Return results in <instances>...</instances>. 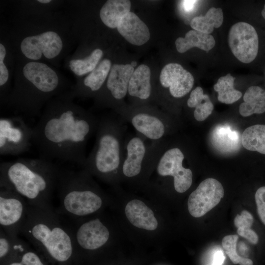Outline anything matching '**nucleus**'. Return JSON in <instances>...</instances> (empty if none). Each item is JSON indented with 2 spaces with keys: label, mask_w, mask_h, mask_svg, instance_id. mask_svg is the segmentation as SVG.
Masks as SVG:
<instances>
[{
  "label": "nucleus",
  "mask_w": 265,
  "mask_h": 265,
  "mask_svg": "<svg viewBox=\"0 0 265 265\" xmlns=\"http://www.w3.org/2000/svg\"><path fill=\"white\" fill-rule=\"evenodd\" d=\"M131 65L134 68L137 65V62L136 61H132L131 63Z\"/></svg>",
  "instance_id": "nucleus-41"
},
{
  "label": "nucleus",
  "mask_w": 265,
  "mask_h": 265,
  "mask_svg": "<svg viewBox=\"0 0 265 265\" xmlns=\"http://www.w3.org/2000/svg\"><path fill=\"white\" fill-rule=\"evenodd\" d=\"M23 72L25 78L41 93H50L58 86L56 73L45 64L29 62L25 65Z\"/></svg>",
  "instance_id": "nucleus-16"
},
{
  "label": "nucleus",
  "mask_w": 265,
  "mask_h": 265,
  "mask_svg": "<svg viewBox=\"0 0 265 265\" xmlns=\"http://www.w3.org/2000/svg\"><path fill=\"white\" fill-rule=\"evenodd\" d=\"M253 223L252 215L247 211H242L235 218L234 224L237 228V233L240 236L248 240L250 243L256 244L259 238L255 231L251 229Z\"/></svg>",
  "instance_id": "nucleus-31"
},
{
  "label": "nucleus",
  "mask_w": 265,
  "mask_h": 265,
  "mask_svg": "<svg viewBox=\"0 0 265 265\" xmlns=\"http://www.w3.org/2000/svg\"><path fill=\"white\" fill-rule=\"evenodd\" d=\"M62 45L58 34L49 31L25 38L21 42V50L26 57L30 59H39L42 54L46 58L51 59L59 54Z\"/></svg>",
  "instance_id": "nucleus-14"
},
{
  "label": "nucleus",
  "mask_w": 265,
  "mask_h": 265,
  "mask_svg": "<svg viewBox=\"0 0 265 265\" xmlns=\"http://www.w3.org/2000/svg\"><path fill=\"white\" fill-rule=\"evenodd\" d=\"M33 129L22 118L0 119V154L17 156L27 152L32 143Z\"/></svg>",
  "instance_id": "nucleus-8"
},
{
  "label": "nucleus",
  "mask_w": 265,
  "mask_h": 265,
  "mask_svg": "<svg viewBox=\"0 0 265 265\" xmlns=\"http://www.w3.org/2000/svg\"><path fill=\"white\" fill-rule=\"evenodd\" d=\"M3 265H45L39 255L28 243L8 260Z\"/></svg>",
  "instance_id": "nucleus-33"
},
{
  "label": "nucleus",
  "mask_w": 265,
  "mask_h": 265,
  "mask_svg": "<svg viewBox=\"0 0 265 265\" xmlns=\"http://www.w3.org/2000/svg\"><path fill=\"white\" fill-rule=\"evenodd\" d=\"M28 206L15 191L0 187V228L9 235L18 237L26 220Z\"/></svg>",
  "instance_id": "nucleus-9"
},
{
  "label": "nucleus",
  "mask_w": 265,
  "mask_h": 265,
  "mask_svg": "<svg viewBox=\"0 0 265 265\" xmlns=\"http://www.w3.org/2000/svg\"><path fill=\"white\" fill-rule=\"evenodd\" d=\"M212 140L215 146L223 151H235L240 145L239 134L227 127H219L213 132Z\"/></svg>",
  "instance_id": "nucleus-28"
},
{
  "label": "nucleus",
  "mask_w": 265,
  "mask_h": 265,
  "mask_svg": "<svg viewBox=\"0 0 265 265\" xmlns=\"http://www.w3.org/2000/svg\"><path fill=\"white\" fill-rule=\"evenodd\" d=\"M117 29L129 42L137 46L146 43L150 38L146 25L134 13L130 12L120 21Z\"/></svg>",
  "instance_id": "nucleus-17"
},
{
  "label": "nucleus",
  "mask_w": 265,
  "mask_h": 265,
  "mask_svg": "<svg viewBox=\"0 0 265 265\" xmlns=\"http://www.w3.org/2000/svg\"><path fill=\"white\" fill-rule=\"evenodd\" d=\"M84 169H61L56 190L59 205L56 212L59 215L78 220L98 211L103 200L98 188Z\"/></svg>",
  "instance_id": "nucleus-5"
},
{
  "label": "nucleus",
  "mask_w": 265,
  "mask_h": 265,
  "mask_svg": "<svg viewBox=\"0 0 265 265\" xmlns=\"http://www.w3.org/2000/svg\"><path fill=\"white\" fill-rule=\"evenodd\" d=\"M120 118L129 123L135 132L151 142L164 139L169 132V123L160 112L150 110H134L122 112Z\"/></svg>",
  "instance_id": "nucleus-10"
},
{
  "label": "nucleus",
  "mask_w": 265,
  "mask_h": 265,
  "mask_svg": "<svg viewBox=\"0 0 265 265\" xmlns=\"http://www.w3.org/2000/svg\"><path fill=\"white\" fill-rule=\"evenodd\" d=\"M225 259L223 252L221 250H218L214 255L212 265H222Z\"/></svg>",
  "instance_id": "nucleus-37"
},
{
  "label": "nucleus",
  "mask_w": 265,
  "mask_h": 265,
  "mask_svg": "<svg viewBox=\"0 0 265 265\" xmlns=\"http://www.w3.org/2000/svg\"><path fill=\"white\" fill-rule=\"evenodd\" d=\"M102 55L103 51L101 49H95L84 59L71 60L69 67L76 75L82 76L94 70Z\"/></svg>",
  "instance_id": "nucleus-32"
},
{
  "label": "nucleus",
  "mask_w": 265,
  "mask_h": 265,
  "mask_svg": "<svg viewBox=\"0 0 265 265\" xmlns=\"http://www.w3.org/2000/svg\"><path fill=\"white\" fill-rule=\"evenodd\" d=\"M223 22V13L221 8L211 7L203 16H197L192 19L190 26L202 33L210 34L214 28L219 27Z\"/></svg>",
  "instance_id": "nucleus-25"
},
{
  "label": "nucleus",
  "mask_w": 265,
  "mask_h": 265,
  "mask_svg": "<svg viewBox=\"0 0 265 265\" xmlns=\"http://www.w3.org/2000/svg\"><path fill=\"white\" fill-rule=\"evenodd\" d=\"M125 212L129 221L136 227L153 231L158 227V223L153 212L140 200L133 199L129 202Z\"/></svg>",
  "instance_id": "nucleus-19"
},
{
  "label": "nucleus",
  "mask_w": 265,
  "mask_h": 265,
  "mask_svg": "<svg viewBox=\"0 0 265 265\" xmlns=\"http://www.w3.org/2000/svg\"><path fill=\"white\" fill-rule=\"evenodd\" d=\"M159 142L148 141L136 132L127 134L120 172L126 178H134L145 170H151Z\"/></svg>",
  "instance_id": "nucleus-7"
},
{
  "label": "nucleus",
  "mask_w": 265,
  "mask_h": 265,
  "mask_svg": "<svg viewBox=\"0 0 265 265\" xmlns=\"http://www.w3.org/2000/svg\"><path fill=\"white\" fill-rule=\"evenodd\" d=\"M6 54V50L4 46L0 44V85L1 86L7 82L8 77V71L3 63V60Z\"/></svg>",
  "instance_id": "nucleus-36"
},
{
  "label": "nucleus",
  "mask_w": 265,
  "mask_h": 265,
  "mask_svg": "<svg viewBox=\"0 0 265 265\" xmlns=\"http://www.w3.org/2000/svg\"><path fill=\"white\" fill-rule=\"evenodd\" d=\"M235 78L230 74L221 77L214 85V89L218 92V100L226 104H231L238 100L242 93L234 87Z\"/></svg>",
  "instance_id": "nucleus-27"
},
{
  "label": "nucleus",
  "mask_w": 265,
  "mask_h": 265,
  "mask_svg": "<svg viewBox=\"0 0 265 265\" xmlns=\"http://www.w3.org/2000/svg\"><path fill=\"white\" fill-rule=\"evenodd\" d=\"M241 142L246 149L265 155V125L257 124L243 132Z\"/></svg>",
  "instance_id": "nucleus-26"
},
{
  "label": "nucleus",
  "mask_w": 265,
  "mask_h": 265,
  "mask_svg": "<svg viewBox=\"0 0 265 265\" xmlns=\"http://www.w3.org/2000/svg\"><path fill=\"white\" fill-rule=\"evenodd\" d=\"M238 236L230 235L224 237L222 240V246L230 260L234 264L253 265V261L248 258L240 256L237 252L236 246Z\"/></svg>",
  "instance_id": "nucleus-34"
},
{
  "label": "nucleus",
  "mask_w": 265,
  "mask_h": 265,
  "mask_svg": "<svg viewBox=\"0 0 265 265\" xmlns=\"http://www.w3.org/2000/svg\"><path fill=\"white\" fill-rule=\"evenodd\" d=\"M27 243L18 237H13L0 228V258L5 262Z\"/></svg>",
  "instance_id": "nucleus-30"
},
{
  "label": "nucleus",
  "mask_w": 265,
  "mask_h": 265,
  "mask_svg": "<svg viewBox=\"0 0 265 265\" xmlns=\"http://www.w3.org/2000/svg\"><path fill=\"white\" fill-rule=\"evenodd\" d=\"M134 71V68L131 64L112 65L106 82V88L112 98L120 101L126 96Z\"/></svg>",
  "instance_id": "nucleus-18"
},
{
  "label": "nucleus",
  "mask_w": 265,
  "mask_h": 265,
  "mask_svg": "<svg viewBox=\"0 0 265 265\" xmlns=\"http://www.w3.org/2000/svg\"><path fill=\"white\" fill-rule=\"evenodd\" d=\"M61 169L53 161L42 158L3 161L0 164V187L15 191L29 206L52 208L51 199Z\"/></svg>",
  "instance_id": "nucleus-2"
},
{
  "label": "nucleus",
  "mask_w": 265,
  "mask_h": 265,
  "mask_svg": "<svg viewBox=\"0 0 265 265\" xmlns=\"http://www.w3.org/2000/svg\"><path fill=\"white\" fill-rule=\"evenodd\" d=\"M38 1L42 3H47L50 2L51 0H38Z\"/></svg>",
  "instance_id": "nucleus-39"
},
{
  "label": "nucleus",
  "mask_w": 265,
  "mask_h": 265,
  "mask_svg": "<svg viewBox=\"0 0 265 265\" xmlns=\"http://www.w3.org/2000/svg\"><path fill=\"white\" fill-rule=\"evenodd\" d=\"M262 15L265 20V4L264 5V8L262 11Z\"/></svg>",
  "instance_id": "nucleus-40"
},
{
  "label": "nucleus",
  "mask_w": 265,
  "mask_h": 265,
  "mask_svg": "<svg viewBox=\"0 0 265 265\" xmlns=\"http://www.w3.org/2000/svg\"><path fill=\"white\" fill-rule=\"evenodd\" d=\"M126 124L120 117L108 116L99 119L94 145L83 169L108 181L120 172L127 135Z\"/></svg>",
  "instance_id": "nucleus-4"
},
{
  "label": "nucleus",
  "mask_w": 265,
  "mask_h": 265,
  "mask_svg": "<svg viewBox=\"0 0 265 265\" xmlns=\"http://www.w3.org/2000/svg\"><path fill=\"white\" fill-rule=\"evenodd\" d=\"M186 155L178 146H170L165 139L157 146L151 170H154L159 177H172L176 192L186 191L192 183L193 173L183 165Z\"/></svg>",
  "instance_id": "nucleus-6"
},
{
  "label": "nucleus",
  "mask_w": 265,
  "mask_h": 265,
  "mask_svg": "<svg viewBox=\"0 0 265 265\" xmlns=\"http://www.w3.org/2000/svg\"><path fill=\"white\" fill-rule=\"evenodd\" d=\"M72 221L73 224L69 226L77 252L98 250L108 241L109 231L100 219L96 218L82 222L80 220Z\"/></svg>",
  "instance_id": "nucleus-11"
},
{
  "label": "nucleus",
  "mask_w": 265,
  "mask_h": 265,
  "mask_svg": "<svg viewBox=\"0 0 265 265\" xmlns=\"http://www.w3.org/2000/svg\"><path fill=\"white\" fill-rule=\"evenodd\" d=\"M223 196L221 184L213 178L206 179L189 196L188 212L193 217H201L215 207Z\"/></svg>",
  "instance_id": "nucleus-13"
},
{
  "label": "nucleus",
  "mask_w": 265,
  "mask_h": 265,
  "mask_svg": "<svg viewBox=\"0 0 265 265\" xmlns=\"http://www.w3.org/2000/svg\"><path fill=\"white\" fill-rule=\"evenodd\" d=\"M187 106L190 108H195L193 116L198 121L205 120L214 108L209 96L204 94L203 89L200 86L192 90L187 101Z\"/></svg>",
  "instance_id": "nucleus-24"
},
{
  "label": "nucleus",
  "mask_w": 265,
  "mask_h": 265,
  "mask_svg": "<svg viewBox=\"0 0 265 265\" xmlns=\"http://www.w3.org/2000/svg\"><path fill=\"white\" fill-rule=\"evenodd\" d=\"M259 216L265 225V186L259 188L255 195Z\"/></svg>",
  "instance_id": "nucleus-35"
},
{
  "label": "nucleus",
  "mask_w": 265,
  "mask_h": 265,
  "mask_svg": "<svg viewBox=\"0 0 265 265\" xmlns=\"http://www.w3.org/2000/svg\"><path fill=\"white\" fill-rule=\"evenodd\" d=\"M215 44L214 37L195 30H190L185 37H179L175 41L177 51L184 53L193 47H197L203 51L209 52Z\"/></svg>",
  "instance_id": "nucleus-22"
},
{
  "label": "nucleus",
  "mask_w": 265,
  "mask_h": 265,
  "mask_svg": "<svg viewBox=\"0 0 265 265\" xmlns=\"http://www.w3.org/2000/svg\"><path fill=\"white\" fill-rule=\"evenodd\" d=\"M131 7L130 0H107L100 10L101 19L107 26L116 28L121 20L130 12Z\"/></svg>",
  "instance_id": "nucleus-21"
},
{
  "label": "nucleus",
  "mask_w": 265,
  "mask_h": 265,
  "mask_svg": "<svg viewBox=\"0 0 265 265\" xmlns=\"http://www.w3.org/2000/svg\"><path fill=\"white\" fill-rule=\"evenodd\" d=\"M20 234L57 265L67 264L77 254L70 226L63 222L52 208L28 206L26 219Z\"/></svg>",
  "instance_id": "nucleus-3"
},
{
  "label": "nucleus",
  "mask_w": 265,
  "mask_h": 265,
  "mask_svg": "<svg viewBox=\"0 0 265 265\" xmlns=\"http://www.w3.org/2000/svg\"><path fill=\"white\" fill-rule=\"evenodd\" d=\"M99 119L69 105L49 108L32 128V143L40 158L83 166L86 145L96 133Z\"/></svg>",
  "instance_id": "nucleus-1"
},
{
  "label": "nucleus",
  "mask_w": 265,
  "mask_h": 265,
  "mask_svg": "<svg viewBox=\"0 0 265 265\" xmlns=\"http://www.w3.org/2000/svg\"><path fill=\"white\" fill-rule=\"evenodd\" d=\"M111 68L108 59L103 60L83 80L84 85L92 92H96L102 87Z\"/></svg>",
  "instance_id": "nucleus-29"
},
{
  "label": "nucleus",
  "mask_w": 265,
  "mask_h": 265,
  "mask_svg": "<svg viewBox=\"0 0 265 265\" xmlns=\"http://www.w3.org/2000/svg\"><path fill=\"white\" fill-rule=\"evenodd\" d=\"M196 2L194 0H184L183 1L184 8L186 11H189L192 9L194 4Z\"/></svg>",
  "instance_id": "nucleus-38"
},
{
  "label": "nucleus",
  "mask_w": 265,
  "mask_h": 265,
  "mask_svg": "<svg viewBox=\"0 0 265 265\" xmlns=\"http://www.w3.org/2000/svg\"><path fill=\"white\" fill-rule=\"evenodd\" d=\"M151 71L144 64L139 65L133 72L129 81L128 93L136 99L145 101L152 95Z\"/></svg>",
  "instance_id": "nucleus-20"
},
{
  "label": "nucleus",
  "mask_w": 265,
  "mask_h": 265,
  "mask_svg": "<svg viewBox=\"0 0 265 265\" xmlns=\"http://www.w3.org/2000/svg\"><path fill=\"white\" fill-rule=\"evenodd\" d=\"M244 102L239 107V112L243 117L265 112V90L258 86L249 87L243 95Z\"/></svg>",
  "instance_id": "nucleus-23"
},
{
  "label": "nucleus",
  "mask_w": 265,
  "mask_h": 265,
  "mask_svg": "<svg viewBox=\"0 0 265 265\" xmlns=\"http://www.w3.org/2000/svg\"><path fill=\"white\" fill-rule=\"evenodd\" d=\"M228 40L233 54L240 62L249 63L256 57L259 39L252 25L244 22L236 23L229 30Z\"/></svg>",
  "instance_id": "nucleus-12"
},
{
  "label": "nucleus",
  "mask_w": 265,
  "mask_h": 265,
  "mask_svg": "<svg viewBox=\"0 0 265 265\" xmlns=\"http://www.w3.org/2000/svg\"><path fill=\"white\" fill-rule=\"evenodd\" d=\"M161 86L168 88L174 98L185 96L191 90L194 84L192 74L178 63H169L162 69L159 77Z\"/></svg>",
  "instance_id": "nucleus-15"
}]
</instances>
